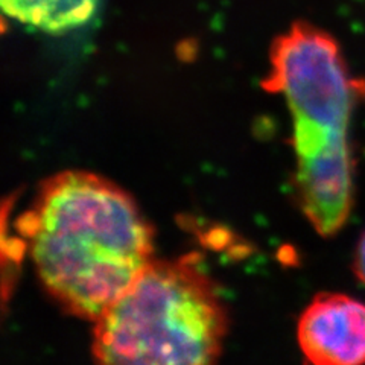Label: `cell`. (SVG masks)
<instances>
[{
    "label": "cell",
    "mask_w": 365,
    "mask_h": 365,
    "mask_svg": "<svg viewBox=\"0 0 365 365\" xmlns=\"http://www.w3.org/2000/svg\"><path fill=\"white\" fill-rule=\"evenodd\" d=\"M38 277L63 309L96 319L154 260V235L110 180L67 170L44 181L20 220Z\"/></svg>",
    "instance_id": "6da1fadb"
},
{
    "label": "cell",
    "mask_w": 365,
    "mask_h": 365,
    "mask_svg": "<svg viewBox=\"0 0 365 365\" xmlns=\"http://www.w3.org/2000/svg\"><path fill=\"white\" fill-rule=\"evenodd\" d=\"M262 87L287 99L294 122L295 189L304 216L322 236H334L353 207L349 127L362 86L350 78L336 40L297 21L274 40Z\"/></svg>",
    "instance_id": "7a4b0ae2"
},
{
    "label": "cell",
    "mask_w": 365,
    "mask_h": 365,
    "mask_svg": "<svg viewBox=\"0 0 365 365\" xmlns=\"http://www.w3.org/2000/svg\"><path fill=\"white\" fill-rule=\"evenodd\" d=\"M96 365H216L227 311L195 257L153 260L95 322Z\"/></svg>",
    "instance_id": "3957f363"
},
{
    "label": "cell",
    "mask_w": 365,
    "mask_h": 365,
    "mask_svg": "<svg viewBox=\"0 0 365 365\" xmlns=\"http://www.w3.org/2000/svg\"><path fill=\"white\" fill-rule=\"evenodd\" d=\"M309 365H365V304L344 294H319L297 329Z\"/></svg>",
    "instance_id": "277c9868"
},
{
    "label": "cell",
    "mask_w": 365,
    "mask_h": 365,
    "mask_svg": "<svg viewBox=\"0 0 365 365\" xmlns=\"http://www.w3.org/2000/svg\"><path fill=\"white\" fill-rule=\"evenodd\" d=\"M98 0H2L6 14L46 32L81 26L95 13Z\"/></svg>",
    "instance_id": "5b68a950"
},
{
    "label": "cell",
    "mask_w": 365,
    "mask_h": 365,
    "mask_svg": "<svg viewBox=\"0 0 365 365\" xmlns=\"http://www.w3.org/2000/svg\"><path fill=\"white\" fill-rule=\"evenodd\" d=\"M353 269L356 277L365 284V232L362 233L355 250V260H353Z\"/></svg>",
    "instance_id": "8992f818"
}]
</instances>
